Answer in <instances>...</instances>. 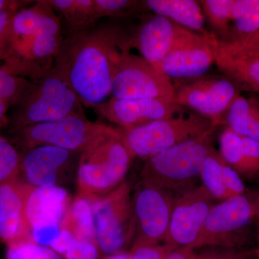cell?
I'll use <instances>...</instances> for the list:
<instances>
[{
    "instance_id": "cell-1",
    "label": "cell",
    "mask_w": 259,
    "mask_h": 259,
    "mask_svg": "<svg viewBox=\"0 0 259 259\" xmlns=\"http://www.w3.org/2000/svg\"><path fill=\"white\" fill-rule=\"evenodd\" d=\"M133 35L121 25L99 22L64 37L54 69L83 105L97 109L108 101L116 70L134 48Z\"/></svg>"
},
{
    "instance_id": "cell-2",
    "label": "cell",
    "mask_w": 259,
    "mask_h": 259,
    "mask_svg": "<svg viewBox=\"0 0 259 259\" xmlns=\"http://www.w3.org/2000/svg\"><path fill=\"white\" fill-rule=\"evenodd\" d=\"M27 5L13 17L9 52L2 67L36 81L54 69L64 37L60 19L47 0Z\"/></svg>"
},
{
    "instance_id": "cell-3",
    "label": "cell",
    "mask_w": 259,
    "mask_h": 259,
    "mask_svg": "<svg viewBox=\"0 0 259 259\" xmlns=\"http://www.w3.org/2000/svg\"><path fill=\"white\" fill-rule=\"evenodd\" d=\"M135 157L120 129L97 124L80 152L77 179L81 195L92 200L111 192L122 183Z\"/></svg>"
},
{
    "instance_id": "cell-4",
    "label": "cell",
    "mask_w": 259,
    "mask_h": 259,
    "mask_svg": "<svg viewBox=\"0 0 259 259\" xmlns=\"http://www.w3.org/2000/svg\"><path fill=\"white\" fill-rule=\"evenodd\" d=\"M82 105L74 90L54 67L40 79L32 81L28 93L12 107L8 125L12 133L68 116L84 115Z\"/></svg>"
},
{
    "instance_id": "cell-5",
    "label": "cell",
    "mask_w": 259,
    "mask_h": 259,
    "mask_svg": "<svg viewBox=\"0 0 259 259\" xmlns=\"http://www.w3.org/2000/svg\"><path fill=\"white\" fill-rule=\"evenodd\" d=\"M217 127L148 158L141 173L142 182L168 192L193 187L214 148L213 138Z\"/></svg>"
},
{
    "instance_id": "cell-6",
    "label": "cell",
    "mask_w": 259,
    "mask_h": 259,
    "mask_svg": "<svg viewBox=\"0 0 259 259\" xmlns=\"http://www.w3.org/2000/svg\"><path fill=\"white\" fill-rule=\"evenodd\" d=\"M220 124L191 112L129 129H121L135 156L148 158L185 141L196 139Z\"/></svg>"
},
{
    "instance_id": "cell-7",
    "label": "cell",
    "mask_w": 259,
    "mask_h": 259,
    "mask_svg": "<svg viewBox=\"0 0 259 259\" xmlns=\"http://www.w3.org/2000/svg\"><path fill=\"white\" fill-rule=\"evenodd\" d=\"M96 244L108 255L123 253L136 236L132 198L127 184L93 202Z\"/></svg>"
},
{
    "instance_id": "cell-8",
    "label": "cell",
    "mask_w": 259,
    "mask_h": 259,
    "mask_svg": "<svg viewBox=\"0 0 259 259\" xmlns=\"http://www.w3.org/2000/svg\"><path fill=\"white\" fill-rule=\"evenodd\" d=\"M175 85L142 56L129 53L121 61L112 79L111 98L158 99L173 102Z\"/></svg>"
},
{
    "instance_id": "cell-9",
    "label": "cell",
    "mask_w": 259,
    "mask_h": 259,
    "mask_svg": "<svg viewBox=\"0 0 259 259\" xmlns=\"http://www.w3.org/2000/svg\"><path fill=\"white\" fill-rule=\"evenodd\" d=\"M97 124L85 115L68 116L12 132V144L26 151L40 146H51L80 153L93 136Z\"/></svg>"
},
{
    "instance_id": "cell-10",
    "label": "cell",
    "mask_w": 259,
    "mask_h": 259,
    "mask_svg": "<svg viewBox=\"0 0 259 259\" xmlns=\"http://www.w3.org/2000/svg\"><path fill=\"white\" fill-rule=\"evenodd\" d=\"M175 88L174 103L189 107L218 124L239 95L233 81L227 76H202Z\"/></svg>"
},
{
    "instance_id": "cell-11",
    "label": "cell",
    "mask_w": 259,
    "mask_h": 259,
    "mask_svg": "<svg viewBox=\"0 0 259 259\" xmlns=\"http://www.w3.org/2000/svg\"><path fill=\"white\" fill-rule=\"evenodd\" d=\"M174 199L166 191L141 184L132 198L136 236L134 245H158L166 241Z\"/></svg>"
},
{
    "instance_id": "cell-12",
    "label": "cell",
    "mask_w": 259,
    "mask_h": 259,
    "mask_svg": "<svg viewBox=\"0 0 259 259\" xmlns=\"http://www.w3.org/2000/svg\"><path fill=\"white\" fill-rule=\"evenodd\" d=\"M214 199L203 185L182 191L174 199L165 243L177 248L192 246L214 206Z\"/></svg>"
},
{
    "instance_id": "cell-13",
    "label": "cell",
    "mask_w": 259,
    "mask_h": 259,
    "mask_svg": "<svg viewBox=\"0 0 259 259\" xmlns=\"http://www.w3.org/2000/svg\"><path fill=\"white\" fill-rule=\"evenodd\" d=\"M257 214L256 207L245 195L214 204L202 230L190 248L226 246L236 232L248 226Z\"/></svg>"
},
{
    "instance_id": "cell-14",
    "label": "cell",
    "mask_w": 259,
    "mask_h": 259,
    "mask_svg": "<svg viewBox=\"0 0 259 259\" xmlns=\"http://www.w3.org/2000/svg\"><path fill=\"white\" fill-rule=\"evenodd\" d=\"M219 40L212 32L195 36L172 50L156 69L170 79H195L215 64Z\"/></svg>"
},
{
    "instance_id": "cell-15",
    "label": "cell",
    "mask_w": 259,
    "mask_h": 259,
    "mask_svg": "<svg viewBox=\"0 0 259 259\" xmlns=\"http://www.w3.org/2000/svg\"><path fill=\"white\" fill-rule=\"evenodd\" d=\"M197 32L180 26L169 19L153 15L143 22L133 35V47L157 67L172 50L195 36Z\"/></svg>"
},
{
    "instance_id": "cell-16",
    "label": "cell",
    "mask_w": 259,
    "mask_h": 259,
    "mask_svg": "<svg viewBox=\"0 0 259 259\" xmlns=\"http://www.w3.org/2000/svg\"><path fill=\"white\" fill-rule=\"evenodd\" d=\"M182 108L173 102L158 99L110 98L95 110L121 129H129L175 117L182 113Z\"/></svg>"
},
{
    "instance_id": "cell-17",
    "label": "cell",
    "mask_w": 259,
    "mask_h": 259,
    "mask_svg": "<svg viewBox=\"0 0 259 259\" xmlns=\"http://www.w3.org/2000/svg\"><path fill=\"white\" fill-rule=\"evenodd\" d=\"M69 207V193L63 187H32L27 185L25 217L29 233L40 225L57 223L61 226Z\"/></svg>"
},
{
    "instance_id": "cell-18",
    "label": "cell",
    "mask_w": 259,
    "mask_h": 259,
    "mask_svg": "<svg viewBox=\"0 0 259 259\" xmlns=\"http://www.w3.org/2000/svg\"><path fill=\"white\" fill-rule=\"evenodd\" d=\"M20 171L32 187L56 186L59 174L69 164L74 152L51 146H40L25 151Z\"/></svg>"
},
{
    "instance_id": "cell-19",
    "label": "cell",
    "mask_w": 259,
    "mask_h": 259,
    "mask_svg": "<svg viewBox=\"0 0 259 259\" xmlns=\"http://www.w3.org/2000/svg\"><path fill=\"white\" fill-rule=\"evenodd\" d=\"M26 187L15 179L0 185V240L9 245L32 241L25 222Z\"/></svg>"
},
{
    "instance_id": "cell-20",
    "label": "cell",
    "mask_w": 259,
    "mask_h": 259,
    "mask_svg": "<svg viewBox=\"0 0 259 259\" xmlns=\"http://www.w3.org/2000/svg\"><path fill=\"white\" fill-rule=\"evenodd\" d=\"M199 177L214 199L223 201L244 193L245 185L241 177L215 148L204 162Z\"/></svg>"
},
{
    "instance_id": "cell-21",
    "label": "cell",
    "mask_w": 259,
    "mask_h": 259,
    "mask_svg": "<svg viewBox=\"0 0 259 259\" xmlns=\"http://www.w3.org/2000/svg\"><path fill=\"white\" fill-rule=\"evenodd\" d=\"M142 10L152 12L156 15L164 17L180 26L205 34L204 18L202 7L195 0H146L141 1Z\"/></svg>"
},
{
    "instance_id": "cell-22",
    "label": "cell",
    "mask_w": 259,
    "mask_h": 259,
    "mask_svg": "<svg viewBox=\"0 0 259 259\" xmlns=\"http://www.w3.org/2000/svg\"><path fill=\"white\" fill-rule=\"evenodd\" d=\"M228 127L241 137L259 142V102L238 95L227 112Z\"/></svg>"
},
{
    "instance_id": "cell-23",
    "label": "cell",
    "mask_w": 259,
    "mask_h": 259,
    "mask_svg": "<svg viewBox=\"0 0 259 259\" xmlns=\"http://www.w3.org/2000/svg\"><path fill=\"white\" fill-rule=\"evenodd\" d=\"M215 64L220 71L232 81L243 83L259 93V56L231 57L221 50L218 45Z\"/></svg>"
},
{
    "instance_id": "cell-24",
    "label": "cell",
    "mask_w": 259,
    "mask_h": 259,
    "mask_svg": "<svg viewBox=\"0 0 259 259\" xmlns=\"http://www.w3.org/2000/svg\"><path fill=\"white\" fill-rule=\"evenodd\" d=\"M56 13L66 21L69 32L90 28L100 21L94 6V0H47Z\"/></svg>"
},
{
    "instance_id": "cell-25",
    "label": "cell",
    "mask_w": 259,
    "mask_h": 259,
    "mask_svg": "<svg viewBox=\"0 0 259 259\" xmlns=\"http://www.w3.org/2000/svg\"><path fill=\"white\" fill-rule=\"evenodd\" d=\"M61 227L71 231L78 239L96 244L92 201L81 194L76 197L70 204Z\"/></svg>"
},
{
    "instance_id": "cell-26",
    "label": "cell",
    "mask_w": 259,
    "mask_h": 259,
    "mask_svg": "<svg viewBox=\"0 0 259 259\" xmlns=\"http://www.w3.org/2000/svg\"><path fill=\"white\" fill-rule=\"evenodd\" d=\"M235 0H202L204 18L221 42L227 44L231 35V10Z\"/></svg>"
},
{
    "instance_id": "cell-27",
    "label": "cell",
    "mask_w": 259,
    "mask_h": 259,
    "mask_svg": "<svg viewBox=\"0 0 259 259\" xmlns=\"http://www.w3.org/2000/svg\"><path fill=\"white\" fill-rule=\"evenodd\" d=\"M50 248L64 259H98L96 244L81 241L69 230L61 228Z\"/></svg>"
},
{
    "instance_id": "cell-28",
    "label": "cell",
    "mask_w": 259,
    "mask_h": 259,
    "mask_svg": "<svg viewBox=\"0 0 259 259\" xmlns=\"http://www.w3.org/2000/svg\"><path fill=\"white\" fill-rule=\"evenodd\" d=\"M221 156L238 175H245V164L242 137L226 127L220 137Z\"/></svg>"
},
{
    "instance_id": "cell-29",
    "label": "cell",
    "mask_w": 259,
    "mask_h": 259,
    "mask_svg": "<svg viewBox=\"0 0 259 259\" xmlns=\"http://www.w3.org/2000/svg\"><path fill=\"white\" fill-rule=\"evenodd\" d=\"M31 85V80L0 67V101L9 104L11 108L23 99Z\"/></svg>"
},
{
    "instance_id": "cell-30",
    "label": "cell",
    "mask_w": 259,
    "mask_h": 259,
    "mask_svg": "<svg viewBox=\"0 0 259 259\" xmlns=\"http://www.w3.org/2000/svg\"><path fill=\"white\" fill-rule=\"evenodd\" d=\"M99 20L102 18H127L142 10L137 0H94Z\"/></svg>"
},
{
    "instance_id": "cell-31",
    "label": "cell",
    "mask_w": 259,
    "mask_h": 259,
    "mask_svg": "<svg viewBox=\"0 0 259 259\" xmlns=\"http://www.w3.org/2000/svg\"><path fill=\"white\" fill-rule=\"evenodd\" d=\"M21 155L14 145L0 134V185L20 173Z\"/></svg>"
},
{
    "instance_id": "cell-32",
    "label": "cell",
    "mask_w": 259,
    "mask_h": 259,
    "mask_svg": "<svg viewBox=\"0 0 259 259\" xmlns=\"http://www.w3.org/2000/svg\"><path fill=\"white\" fill-rule=\"evenodd\" d=\"M8 259H64L49 247L37 245L32 241L9 245Z\"/></svg>"
},
{
    "instance_id": "cell-33",
    "label": "cell",
    "mask_w": 259,
    "mask_h": 259,
    "mask_svg": "<svg viewBox=\"0 0 259 259\" xmlns=\"http://www.w3.org/2000/svg\"><path fill=\"white\" fill-rule=\"evenodd\" d=\"M28 2L15 1L9 8L0 11V62L5 61L9 52L12 22L16 12Z\"/></svg>"
},
{
    "instance_id": "cell-34",
    "label": "cell",
    "mask_w": 259,
    "mask_h": 259,
    "mask_svg": "<svg viewBox=\"0 0 259 259\" xmlns=\"http://www.w3.org/2000/svg\"><path fill=\"white\" fill-rule=\"evenodd\" d=\"M259 30V4L241 18L233 22L230 40L227 44L241 41Z\"/></svg>"
},
{
    "instance_id": "cell-35",
    "label": "cell",
    "mask_w": 259,
    "mask_h": 259,
    "mask_svg": "<svg viewBox=\"0 0 259 259\" xmlns=\"http://www.w3.org/2000/svg\"><path fill=\"white\" fill-rule=\"evenodd\" d=\"M219 47L228 56L234 58L257 57L259 56V30L241 41L223 44Z\"/></svg>"
},
{
    "instance_id": "cell-36",
    "label": "cell",
    "mask_w": 259,
    "mask_h": 259,
    "mask_svg": "<svg viewBox=\"0 0 259 259\" xmlns=\"http://www.w3.org/2000/svg\"><path fill=\"white\" fill-rule=\"evenodd\" d=\"M175 247L164 245H134L131 258L132 259H166L167 256L175 250Z\"/></svg>"
},
{
    "instance_id": "cell-37",
    "label": "cell",
    "mask_w": 259,
    "mask_h": 259,
    "mask_svg": "<svg viewBox=\"0 0 259 259\" xmlns=\"http://www.w3.org/2000/svg\"><path fill=\"white\" fill-rule=\"evenodd\" d=\"M245 164V175L259 174V142L249 138L242 137Z\"/></svg>"
},
{
    "instance_id": "cell-38",
    "label": "cell",
    "mask_w": 259,
    "mask_h": 259,
    "mask_svg": "<svg viewBox=\"0 0 259 259\" xmlns=\"http://www.w3.org/2000/svg\"><path fill=\"white\" fill-rule=\"evenodd\" d=\"M61 225L57 223L42 224L32 228L30 231V236L32 242L37 245L49 247L55 239L59 232Z\"/></svg>"
},
{
    "instance_id": "cell-39",
    "label": "cell",
    "mask_w": 259,
    "mask_h": 259,
    "mask_svg": "<svg viewBox=\"0 0 259 259\" xmlns=\"http://www.w3.org/2000/svg\"><path fill=\"white\" fill-rule=\"evenodd\" d=\"M259 4V0H235L232 7L231 21L235 22Z\"/></svg>"
},
{
    "instance_id": "cell-40",
    "label": "cell",
    "mask_w": 259,
    "mask_h": 259,
    "mask_svg": "<svg viewBox=\"0 0 259 259\" xmlns=\"http://www.w3.org/2000/svg\"><path fill=\"white\" fill-rule=\"evenodd\" d=\"M166 259H196L195 250L190 247H180L172 250Z\"/></svg>"
},
{
    "instance_id": "cell-41",
    "label": "cell",
    "mask_w": 259,
    "mask_h": 259,
    "mask_svg": "<svg viewBox=\"0 0 259 259\" xmlns=\"http://www.w3.org/2000/svg\"><path fill=\"white\" fill-rule=\"evenodd\" d=\"M196 259H231L221 249H209L201 253H196Z\"/></svg>"
},
{
    "instance_id": "cell-42",
    "label": "cell",
    "mask_w": 259,
    "mask_h": 259,
    "mask_svg": "<svg viewBox=\"0 0 259 259\" xmlns=\"http://www.w3.org/2000/svg\"><path fill=\"white\" fill-rule=\"evenodd\" d=\"M11 107L9 104L0 101V131L5 125H8V112Z\"/></svg>"
},
{
    "instance_id": "cell-43",
    "label": "cell",
    "mask_w": 259,
    "mask_h": 259,
    "mask_svg": "<svg viewBox=\"0 0 259 259\" xmlns=\"http://www.w3.org/2000/svg\"><path fill=\"white\" fill-rule=\"evenodd\" d=\"M105 259H132L131 253H120L110 255Z\"/></svg>"
},
{
    "instance_id": "cell-44",
    "label": "cell",
    "mask_w": 259,
    "mask_h": 259,
    "mask_svg": "<svg viewBox=\"0 0 259 259\" xmlns=\"http://www.w3.org/2000/svg\"><path fill=\"white\" fill-rule=\"evenodd\" d=\"M14 2L13 0H0V11L5 8H9L14 3Z\"/></svg>"
},
{
    "instance_id": "cell-45",
    "label": "cell",
    "mask_w": 259,
    "mask_h": 259,
    "mask_svg": "<svg viewBox=\"0 0 259 259\" xmlns=\"http://www.w3.org/2000/svg\"><path fill=\"white\" fill-rule=\"evenodd\" d=\"M255 207H256L257 214L259 213V199L258 200V202L256 204H255Z\"/></svg>"
}]
</instances>
